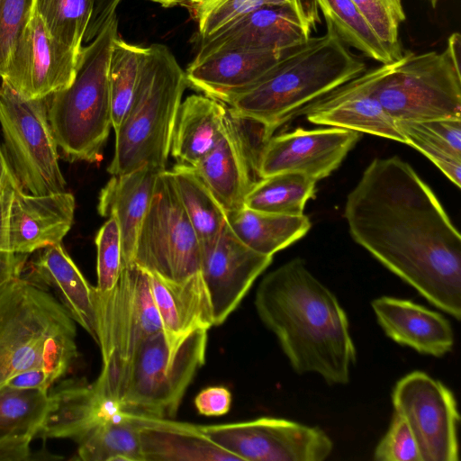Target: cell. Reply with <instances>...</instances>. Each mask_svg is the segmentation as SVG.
I'll use <instances>...</instances> for the list:
<instances>
[{
    "label": "cell",
    "mask_w": 461,
    "mask_h": 461,
    "mask_svg": "<svg viewBox=\"0 0 461 461\" xmlns=\"http://www.w3.org/2000/svg\"><path fill=\"white\" fill-rule=\"evenodd\" d=\"M272 135L263 123L228 106L221 135L194 167L226 212L244 207L247 194L261 178V154Z\"/></svg>",
    "instance_id": "cell-12"
},
{
    "label": "cell",
    "mask_w": 461,
    "mask_h": 461,
    "mask_svg": "<svg viewBox=\"0 0 461 461\" xmlns=\"http://www.w3.org/2000/svg\"><path fill=\"white\" fill-rule=\"evenodd\" d=\"M75 208L71 193L32 194L22 188L14 176L8 214V249L30 255L61 243L73 225Z\"/></svg>",
    "instance_id": "cell-20"
},
{
    "label": "cell",
    "mask_w": 461,
    "mask_h": 461,
    "mask_svg": "<svg viewBox=\"0 0 461 461\" xmlns=\"http://www.w3.org/2000/svg\"><path fill=\"white\" fill-rule=\"evenodd\" d=\"M362 133L337 127L272 135L260 158L262 177L282 172H300L319 181L335 171L360 140Z\"/></svg>",
    "instance_id": "cell-19"
},
{
    "label": "cell",
    "mask_w": 461,
    "mask_h": 461,
    "mask_svg": "<svg viewBox=\"0 0 461 461\" xmlns=\"http://www.w3.org/2000/svg\"><path fill=\"white\" fill-rule=\"evenodd\" d=\"M231 401L232 395L227 387L213 385L199 392L194 403L201 415L217 417L224 415L230 411Z\"/></svg>",
    "instance_id": "cell-44"
},
{
    "label": "cell",
    "mask_w": 461,
    "mask_h": 461,
    "mask_svg": "<svg viewBox=\"0 0 461 461\" xmlns=\"http://www.w3.org/2000/svg\"><path fill=\"white\" fill-rule=\"evenodd\" d=\"M77 325L45 287L21 276L0 288V388L33 368L57 381L77 359Z\"/></svg>",
    "instance_id": "cell-4"
},
{
    "label": "cell",
    "mask_w": 461,
    "mask_h": 461,
    "mask_svg": "<svg viewBox=\"0 0 461 461\" xmlns=\"http://www.w3.org/2000/svg\"><path fill=\"white\" fill-rule=\"evenodd\" d=\"M217 445L240 461H322L333 443L319 427L273 417L201 425Z\"/></svg>",
    "instance_id": "cell-13"
},
{
    "label": "cell",
    "mask_w": 461,
    "mask_h": 461,
    "mask_svg": "<svg viewBox=\"0 0 461 461\" xmlns=\"http://www.w3.org/2000/svg\"><path fill=\"white\" fill-rule=\"evenodd\" d=\"M228 105L205 95L181 102L171 138L170 154L179 164L195 167L221 135Z\"/></svg>",
    "instance_id": "cell-28"
},
{
    "label": "cell",
    "mask_w": 461,
    "mask_h": 461,
    "mask_svg": "<svg viewBox=\"0 0 461 461\" xmlns=\"http://www.w3.org/2000/svg\"><path fill=\"white\" fill-rule=\"evenodd\" d=\"M171 172L199 248L212 243L227 224L226 210L194 167L177 163Z\"/></svg>",
    "instance_id": "cell-32"
},
{
    "label": "cell",
    "mask_w": 461,
    "mask_h": 461,
    "mask_svg": "<svg viewBox=\"0 0 461 461\" xmlns=\"http://www.w3.org/2000/svg\"><path fill=\"white\" fill-rule=\"evenodd\" d=\"M137 418L144 461H240L213 442L201 425L173 419Z\"/></svg>",
    "instance_id": "cell-26"
},
{
    "label": "cell",
    "mask_w": 461,
    "mask_h": 461,
    "mask_svg": "<svg viewBox=\"0 0 461 461\" xmlns=\"http://www.w3.org/2000/svg\"><path fill=\"white\" fill-rule=\"evenodd\" d=\"M375 95L394 121L461 117V71L445 50L407 52L377 82Z\"/></svg>",
    "instance_id": "cell-10"
},
{
    "label": "cell",
    "mask_w": 461,
    "mask_h": 461,
    "mask_svg": "<svg viewBox=\"0 0 461 461\" xmlns=\"http://www.w3.org/2000/svg\"><path fill=\"white\" fill-rule=\"evenodd\" d=\"M149 275L162 331L169 346L175 348L191 332L213 326L210 301L200 273L184 282Z\"/></svg>",
    "instance_id": "cell-25"
},
{
    "label": "cell",
    "mask_w": 461,
    "mask_h": 461,
    "mask_svg": "<svg viewBox=\"0 0 461 461\" xmlns=\"http://www.w3.org/2000/svg\"><path fill=\"white\" fill-rule=\"evenodd\" d=\"M393 63L366 69L304 107L298 115L304 114L307 121L314 124L351 130L406 144L395 121L375 95L377 82Z\"/></svg>",
    "instance_id": "cell-18"
},
{
    "label": "cell",
    "mask_w": 461,
    "mask_h": 461,
    "mask_svg": "<svg viewBox=\"0 0 461 461\" xmlns=\"http://www.w3.org/2000/svg\"><path fill=\"white\" fill-rule=\"evenodd\" d=\"M14 177V174L6 159L0 189V288L23 276L29 257L13 253L8 249L7 225Z\"/></svg>",
    "instance_id": "cell-41"
},
{
    "label": "cell",
    "mask_w": 461,
    "mask_h": 461,
    "mask_svg": "<svg viewBox=\"0 0 461 461\" xmlns=\"http://www.w3.org/2000/svg\"><path fill=\"white\" fill-rule=\"evenodd\" d=\"M290 0H209L188 9L197 24V41L207 38L236 20L263 7Z\"/></svg>",
    "instance_id": "cell-38"
},
{
    "label": "cell",
    "mask_w": 461,
    "mask_h": 461,
    "mask_svg": "<svg viewBox=\"0 0 461 461\" xmlns=\"http://www.w3.org/2000/svg\"><path fill=\"white\" fill-rule=\"evenodd\" d=\"M374 459L377 461H421L414 435L401 414L394 411L386 433L375 449Z\"/></svg>",
    "instance_id": "cell-43"
},
{
    "label": "cell",
    "mask_w": 461,
    "mask_h": 461,
    "mask_svg": "<svg viewBox=\"0 0 461 461\" xmlns=\"http://www.w3.org/2000/svg\"><path fill=\"white\" fill-rule=\"evenodd\" d=\"M227 222L245 245L258 253L271 257L304 237L312 226L304 213L278 214L245 206L227 212Z\"/></svg>",
    "instance_id": "cell-29"
},
{
    "label": "cell",
    "mask_w": 461,
    "mask_h": 461,
    "mask_svg": "<svg viewBox=\"0 0 461 461\" xmlns=\"http://www.w3.org/2000/svg\"><path fill=\"white\" fill-rule=\"evenodd\" d=\"M118 35L114 14L98 35L82 47L72 83L49 95L50 129L63 158L69 162L94 163L102 158L113 127L109 62Z\"/></svg>",
    "instance_id": "cell-6"
},
{
    "label": "cell",
    "mask_w": 461,
    "mask_h": 461,
    "mask_svg": "<svg viewBox=\"0 0 461 461\" xmlns=\"http://www.w3.org/2000/svg\"><path fill=\"white\" fill-rule=\"evenodd\" d=\"M294 49L212 53L188 65L185 71L187 86L229 105Z\"/></svg>",
    "instance_id": "cell-21"
},
{
    "label": "cell",
    "mask_w": 461,
    "mask_h": 461,
    "mask_svg": "<svg viewBox=\"0 0 461 461\" xmlns=\"http://www.w3.org/2000/svg\"><path fill=\"white\" fill-rule=\"evenodd\" d=\"M444 50L446 51L454 67L457 70H460L461 36L458 32H454L449 36L446 49Z\"/></svg>",
    "instance_id": "cell-48"
},
{
    "label": "cell",
    "mask_w": 461,
    "mask_h": 461,
    "mask_svg": "<svg viewBox=\"0 0 461 461\" xmlns=\"http://www.w3.org/2000/svg\"><path fill=\"white\" fill-rule=\"evenodd\" d=\"M254 304L294 372L317 374L330 385L349 382L357 350L348 315L302 258H293L266 275Z\"/></svg>",
    "instance_id": "cell-2"
},
{
    "label": "cell",
    "mask_w": 461,
    "mask_h": 461,
    "mask_svg": "<svg viewBox=\"0 0 461 461\" xmlns=\"http://www.w3.org/2000/svg\"><path fill=\"white\" fill-rule=\"evenodd\" d=\"M33 6L34 0H0V77L33 14Z\"/></svg>",
    "instance_id": "cell-42"
},
{
    "label": "cell",
    "mask_w": 461,
    "mask_h": 461,
    "mask_svg": "<svg viewBox=\"0 0 461 461\" xmlns=\"http://www.w3.org/2000/svg\"><path fill=\"white\" fill-rule=\"evenodd\" d=\"M49 96L27 99L0 85V125L5 156L22 188L41 195L65 191L58 146L48 119Z\"/></svg>",
    "instance_id": "cell-9"
},
{
    "label": "cell",
    "mask_w": 461,
    "mask_h": 461,
    "mask_svg": "<svg viewBox=\"0 0 461 461\" xmlns=\"http://www.w3.org/2000/svg\"><path fill=\"white\" fill-rule=\"evenodd\" d=\"M406 144L425 155L457 187L461 184V117L395 121Z\"/></svg>",
    "instance_id": "cell-31"
},
{
    "label": "cell",
    "mask_w": 461,
    "mask_h": 461,
    "mask_svg": "<svg viewBox=\"0 0 461 461\" xmlns=\"http://www.w3.org/2000/svg\"><path fill=\"white\" fill-rule=\"evenodd\" d=\"M47 391L0 388V438L29 436L33 439L46 416L50 396Z\"/></svg>",
    "instance_id": "cell-35"
},
{
    "label": "cell",
    "mask_w": 461,
    "mask_h": 461,
    "mask_svg": "<svg viewBox=\"0 0 461 461\" xmlns=\"http://www.w3.org/2000/svg\"><path fill=\"white\" fill-rule=\"evenodd\" d=\"M140 421L135 416L113 412L104 416L77 441L74 459L81 461H144Z\"/></svg>",
    "instance_id": "cell-30"
},
{
    "label": "cell",
    "mask_w": 461,
    "mask_h": 461,
    "mask_svg": "<svg viewBox=\"0 0 461 461\" xmlns=\"http://www.w3.org/2000/svg\"><path fill=\"white\" fill-rule=\"evenodd\" d=\"M29 436L0 438V461H27L32 459Z\"/></svg>",
    "instance_id": "cell-47"
},
{
    "label": "cell",
    "mask_w": 461,
    "mask_h": 461,
    "mask_svg": "<svg viewBox=\"0 0 461 461\" xmlns=\"http://www.w3.org/2000/svg\"><path fill=\"white\" fill-rule=\"evenodd\" d=\"M162 331L149 273L135 263L123 264L114 287L97 295V341L101 371L93 384L113 412L129 366L140 346Z\"/></svg>",
    "instance_id": "cell-7"
},
{
    "label": "cell",
    "mask_w": 461,
    "mask_h": 461,
    "mask_svg": "<svg viewBox=\"0 0 461 461\" xmlns=\"http://www.w3.org/2000/svg\"><path fill=\"white\" fill-rule=\"evenodd\" d=\"M33 7L50 36L79 55L93 0H34Z\"/></svg>",
    "instance_id": "cell-37"
},
{
    "label": "cell",
    "mask_w": 461,
    "mask_h": 461,
    "mask_svg": "<svg viewBox=\"0 0 461 461\" xmlns=\"http://www.w3.org/2000/svg\"><path fill=\"white\" fill-rule=\"evenodd\" d=\"M78 56L51 37L33 11L0 78L24 98L47 97L72 83Z\"/></svg>",
    "instance_id": "cell-16"
},
{
    "label": "cell",
    "mask_w": 461,
    "mask_h": 461,
    "mask_svg": "<svg viewBox=\"0 0 461 461\" xmlns=\"http://www.w3.org/2000/svg\"><path fill=\"white\" fill-rule=\"evenodd\" d=\"M427 1L430 4V5H431L433 8H435V7L437 6L438 2V0H427Z\"/></svg>",
    "instance_id": "cell-51"
},
{
    "label": "cell",
    "mask_w": 461,
    "mask_h": 461,
    "mask_svg": "<svg viewBox=\"0 0 461 461\" xmlns=\"http://www.w3.org/2000/svg\"><path fill=\"white\" fill-rule=\"evenodd\" d=\"M317 181L300 172H282L260 178L245 198L244 206L266 212L301 215L315 196Z\"/></svg>",
    "instance_id": "cell-33"
},
{
    "label": "cell",
    "mask_w": 461,
    "mask_h": 461,
    "mask_svg": "<svg viewBox=\"0 0 461 461\" xmlns=\"http://www.w3.org/2000/svg\"><path fill=\"white\" fill-rule=\"evenodd\" d=\"M57 380L47 371L33 368L11 378L5 385L19 389H38L50 392Z\"/></svg>",
    "instance_id": "cell-46"
},
{
    "label": "cell",
    "mask_w": 461,
    "mask_h": 461,
    "mask_svg": "<svg viewBox=\"0 0 461 461\" xmlns=\"http://www.w3.org/2000/svg\"><path fill=\"white\" fill-rule=\"evenodd\" d=\"M187 86L185 72L167 46L154 43L145 48L131 103L114 131L109 174H125L144 166L166 169L176 114Z\"/></svg>",
    "instance_id": "cell-5"
},
{
    "label": "cell",
    "mask_w": 461,
    "mask_h": 461,
    "mask_svg": "<svg viewBox=\"0 0 461 461\" xmlns=\"http://www.w3.org/2000/svg\"><path fill=\"white\" fill-rule=\"evenodd\" d=\"M121 0H93V12L86 31L83 42L89 43L116 14L115 10Z\"/></svg>",
    "instance_id": "cell-45"
},
{
    "label": "cell",
    "mask_w": 461,
    "mask_h": 461,
    "mask_svg": "<svg viewBox=\"0 0 461 461\" xmlns=\"http://www.w3.org/2000/svg\"><path fill=\"white\" fill-rule=\"evenodd\" d=\"M314 1L325 19L327 29L334 31L349 48L380 64H390L402 59L376 37L352 0Z\"/></svg>",
    "instance_id": "cell-34"
},
{
    "label": "cell",
    "mask_w": 461,
    "mask_h": 461,
    "mask_svg": "<svg viewBox=\"0 0 461 461\" xmlns=\"http://www.w3.org/2000/svg\"><path fill=\"white\" fill-rule=\"evenodd\" d=\"M273 257L245 245L227 224L212 243L200 249L202 280L208 294L213 326L222 324L241 303Z\"/></svg>",
    "instance_id": "cell-17"
},
{
    "label": "cell",
    "mask_w": 461,
    "mask_h": 461,
    "mask_svg": "<svg viewBox=\"0 0 461 461\" xmlns=\"http://www.w3.org/2000/svg\"><path fill=\"white\" fill-rule=\"evenodd\" d=\"M372 309L385 335L417 352L440 357L452 350L454 332L447 319L412 301L381 296Z\"/></svg>",
    "instance_id": "cell-22"
},
{
    "label": "cell",
    "mask_w": 461,
    "mask_h": 461,
    "mask_svg": "<svg viewBox=\"0 0 461 461\" xmlns=\"http://www.w3.org/2000/svg\"><path fill=\"white\" fill-rule=\"evenodd\" d=\"M97 295L110 292L116 285L122 267V246L119 225L113 216L98 230L95 237Z\"/></svg>",
    "instance_id": "cell-40"
},
{
    "label": "cell",
    "mask_w": 461,
    "mask_h": 461,
    "mask_svg": "<svg viewBox=\"0 0 461 461\" xmlns=\"http://www.w3.org/2000/svg\"><path fill=\"white\" fill-rule=\"evenodd\" d=\"M149 1H150L152 3L158 4L161 6L166 7V8L178 5V6L185 7L188 10L194 6L201 5L209 0H149Z\"/></svg>",
    "instance_id": "cell-49"
},
{
    "label": "cell",
    "mask_w": 461,
    "mask_h": 461,
    "mask_svg": "<svg viewBox=\"0 0 461 461\" xmlns=\"http://www.w3.org/2000/svg\"><path fill=\"white\" fill-rule=\"evenodd\" d=\"M160 171L144 166L129 173L112 176L100 192L97 211L103 217L113 216L119 225L123 264L132 262L139 230Z\"/></svg>",
    "instance_id": "cell-24"
},
{
    "label": "cell",
    "mask_w": 461,
    "mask_h": 461,
    "mask_svg": "<svg viewBox=\"0 0 461 461\" xmlns=\"http://www.w3.org/2000/svg\"><path fill=\"white\" fill-rule=\"evenodd\" d=\"M23 276L55 290L76 323L97 341V292L85 278L61 243L41 249Z\"/></svg>",
    "instance_id": "cell-23"
},
{
    "label": "cell",
    "mask_w": 461,
    "mask_h": 461,
    "mask_svg": "<svg viewBox=\"0 0 461 461\" xmlns=\"http://www.w3.org/2000/svg\"><path fill=\"white\" fill-rule=\"evenodd\" d=\"M392 402L416 439L421 461H458L459 413L452 392L422 371L402 377L393 387Z\"/></svg>",
    "instance_id": "cell-14"
},
{
    "label": "cell",
    "mask_w": 461,
    "mask_h": 461,
    "mask_svg": "<svg viewBox=\"0 0 461 461\" xmlns=\"http://www.w3.org/2000/svg\"><path fill=\"white\" fill-rule=\"evenodd\" d=\"M208 330L199 329L172 348L163 331L134 355L113 412L173 419L198 370L204 365Z\"/></svg>",
    "instance_id": "cell-8"
},
{
    "label": "cell",
    "mask_w": 461,
    "mask_h": 461,
    "mask_svg": "<svg viewBox=\"0 0 461 461\" xmlns=\"http://www.w3.org/2000/svg\"><path fill=\"white\" fill-rule=\"evenodd\" d=\"M5 161H6V158H5V154H4V151L0 148V189H1V186H2V180H3V175H4V168H5Z\"/></svg>",
    "instance_id": "cell-50"
},
{
    "label": "cell",
    "mask_w": 461,
    "mask_h": 461,
    "mask_svg": "<svg viewBox=\"0 0 461 461\" xmlns=\"http://www.w3.org/2000/svg\"><path fill=\"white\" fill-rule=\"evenodd\" d=\"M366 69L364 60L327 29L292 50L228 106L274 133L304 107Z\"/></svg>",
    "instance_id": "cell-3"
},
{
    "label": "cell",
    "mask_w": 461,
    "mask_h": 461,
    "mask_svg": "<svg viewBox=\"0 0 461 461\" xmlns=\"http://www.w3.org/2000/svg\"><path fill=\"white\" fill-rule=\"evenodd\" d=\"M321 22L314 0L263 6L198 40L194 60L222 50H276L306 43Z\"/></svg>",
    "instance_id": "cell-15"
},
{
    "label": "cell",
    "mask_w": 461,
    "mask_h": 461,
    "mask_svg": "<svg viewBox=\"0 0 461 461\" xmlns=\"http://www.w3.org/2000/svg\"><path fill=\"white\" fill-rule=\"evenodd\" d=\"M145 48L115 38L109 62L112 126L114 131L125 116L139 81Z\"/></svg>",
    "instance_id": "cell-36"
},
{
    "label": "cell",
    "mask_w": 461,
    "mask_h": 461,
    "mask_svg": "<svg viewBox=\"0 0 461 461\" xmlns=\"http://www.w3.org/2000/svg\"><path fill=\"white\" fill-rule=\"evenodd\" d=\"M358 13L376 37L398 58L404 52L400 27L406 15L402 0H352Z\"/></svg>",
    "instance_id": "cell-39"
},
{
    "label": "cell",
    "mask_w": 461,
    "mask_h": 461,
    "mask_svg": "<svg viewBox=\"0 0 461 461\" xmlns=\"http://www.w3.org/2000/svg\"><path fill=\"white\" fill-rule=\"evenodd\" d=\"M50 402L36 435L77 442L104 416L109 414L93 383L84 378L63 381L49 393Z\"/></svg>",
    "instance_id": "cell-27"
},
{
    "label": "cell",
    "mask_w": 461,
    "mask_h": 461,
    "mask_svg": "<svg viewBox=\"0 0 461 461\" xmlns=\"http://www.w3.org/2000/svg\"><path fill=\"white\" fill-rule=\"evenodd\" d=\"M132 262L171 282H184L199 274V242L171 170H162L157 176Z\"/></svg>",
    "instance_id": "cell-11"
},
{
    "label": "cell",
    "mask_w": 461,
    "mask_h": 461,
    "mask_svg": "<svg viewBox=\"0 0 461 461\" xmlns=\"http://www.w3.org/2000/svg\"><path fill=\"white\" fill-rule=\"evenodd\" d=\"M351 238L431 304L461 317V236L432 189L398 156L376 158L347 196Z\"/></svg>",
    "instance_id": "cell-1"
}]
</instances>
